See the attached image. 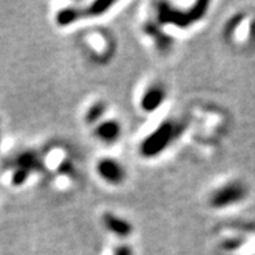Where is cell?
<instances>
[{
	"instance_id": "1",
	"label": "cell",
	"mask_w": 255,
	"mask_h": 255,
	"mask_svg": "<svg viewBox=\"0 0 255 255\" xmlns=\"http://www.w3.org/2000/svg\"><path fill=\"white\" fill-rule=\"evenodd\" d=\"M180 134V124L173 121H165L148 135L141 144V152L146 158H154L160 154L175 141Z\"/></svg>"
},
{
	"instance_id": "2",
	"label": "cell",
	"mask_w": 255,
	"mask_h": 255,
	"mask_svg": "<svg viewBox=\"0 0 255 255\" xmlns=\"http://www.w3.org/2000/svg\"><path fill=\"white\" fill-rule=\"evenodd\" d=\"M208 3H197L194 8L191 9L190 13H185V12H180L178 9H173L169 4H160L159 5V20L161 24H169L175 25V26L186 27L199 20L203 14L206 13Z\"/></svg>"
},
{
	"instance_id": "3",
	"label": "cell",
	"mask_w": 255,
	"mask_h": 255,
	"mask_svg": "<svg viewBox=\"0 0 255 255\" xmlns=\"http://www.w3.org/2000/svg\"><path fill=\"white\" fill-rule=\"evenodd\" d=\"M97 172L104 181L110 182V184H120L125 178L124 168L121 167L119 161L110 158L99 160L97 165Z\"/></svg>"
},
{
	"instance_id": "4",
	"label": "cell",
	"mask_w": 255,
	"mask_h": 255,
	"mask_svg": "<svg viewBox=\"0 0 255 255\" xmlns=\"http://www.w3.org/2000/svg\"><path fill=\"white\" fill-rule=\"evenodd\" d=\"M242 197V189L241 186L235 184L227 185V186H223L219 190H216L214 194H212L211 199H210V203H211L214 207H224V206H228L231 203H236V202L241 199Z\"/></svg>"
},
{
	"instance_id": "5",
	"label": "cell",
	"mask_w": 255,
	"mask_h": 255,
	"mask_svg": "<svg viewBox=\"0 0 255 255\" xmlns=\"http://www.w3.org/2000/svg\"><path fill=\"white\" fill-rule=\"evenodd\" d=\"M103 223L108 231L114 233L115 236H119V237H128L133 232L130 223L124 220L120 216L114 215V214H104Z\"/></svg>"
},
{
	"instance_id": "6",
	"label": "cell",
	"mask_w": 255,
	"mask_h": 255,
	"mask_svg": "<svg viewBox=\"0 0 255 255\" xmlns=\"http://www.w3.org/2000/svg\"><path fill=\"white\" fill-rule=\"evenodd\" d=\"M165 98V91L160 86H152L147 89L141 99V107L146 112H154L159 108Z\"/></svg>"
},
{
	"instance_id": "7",
	"label": "cell",
	"mask_w": 255,
	"mask_h": 255,
	"mask_svg": "<svg viewBox=\"0 0 255 255\" xmlns=\"http://www.w3.org/2000/svg\"><path fill=\"white\" fill-rule=\"evenodd\" d=\"M95 135L106 143H112L120 135V124L114 120L103 121L95 128Z\"/></svg>"
},
{
	"instance_id": "8",
	"label": "cell",
	"mask_w": 255,
	"mask_h": 255,
	"mask_svg": "<svg viewBox=\"0 0 255 255\" xmlns=\"http://www.w3.org/2000/svg\"><path fill=\"white\" fill-rule=\"evenodd\" d=\"M81 17V10L77 8H65L56 14V22L59 26H69Z\"/></svg>"
},
{
	"instance_id": "9",
	"label": "cell",
	"mask_w": 255,
	"mask_h": 255,
	"mask_svg": "<svg viewBox=\"0 0 255 255\" xmlns=\"http://www.w3.org/2000/svg\"><path fill=\"white\" fill-rule=\"evenodd\" d=\"M112 5H114V3H110V1H95V3L90 4V7L84 9V14L89 17L101 16V14L106 13ZM84 14H82V16H84Z\"/></svg>"
},
{
	"instance_id": "10",
	"label": "cell",
	"mask_w": 255,
	"mask_h": 255,
	"mask_svg": "<svg viewBox=\"0 0 255 255\" xmlns=\"http://www.w3.org/2000/svg\"><path fill=\"white\" fill-rule=\"evenodd\" d=\"M103 112H104L103 104L102 103L94 104L93 107L89 108L88 115H86V121H88L89 124H93V123H95V121H98L102 118Z\"/></svg>"
},
{
	"instance_id": "11",
	"label": "cell",
	"mask_w": 255,
	"mask_h": 255,
	"mask_svg": "<svg viewBox=\"0 0 255 255\" xmlns=\"http://www.w3.org/2000/svg\"><path fill=\"white\" fill-rule=\"evenodd\" d=\"M115 255H131V250L128 246H121V248L116 249Z\"/></svg>"
}]
</instances>
